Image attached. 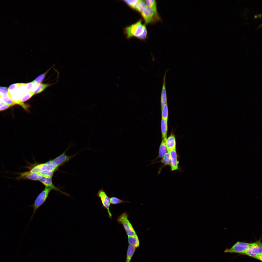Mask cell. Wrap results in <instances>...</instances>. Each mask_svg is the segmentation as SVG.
Returning <instances> with one entry per match:
<instances>
[{
	"label": "cell",
	"instance_id": "836d02e7",
	"mask_svg": "<svg viewBox=\"0 0 262 262\" xmlns=\"http://www.w3.org/2000/svg\"><path fill=\"white\" fill-rule=\"evenodd\" d=\"M262 254L258 255L255 256L254 258H255L259 260L262 261Z\"/></svg>",
	"mask_w": 262,
	"mask_h": 262
},
{
	"label": "cell",
	"instance_id": "277c9868",
	"mask_svg": "<svg viewBox=\"0 0 262 262\" xmlns=\"http://www.w3.org/2000/svg\"><path fill=\"white\" fill-rule=\"evenodd\" d=\"M262 243L260 240L250 243L247 250L244 254L254 258L257 255L262 254Z\"/></svg>",
	"mask_w": 262,
	"mask_h": 262
},
{
	"label": "cell",
	"instance_id": "74e56055",
	"mask_svg": "<svg viewBox=\"0 0 262 262\" xmlns=\"http://www.w3.org/2000/svg\"><path fill=\"white\" fill-rule=\"evenodd\" d=\"M2 100V98H0V103Z\"/></svg>",
	"mask_w": 262,
	"mask_h": 262
},
{
	"label": "cell",
	"instance_id": "ffe728a7",
	"mask_svg": "<svg viewBox=\"0 0 262 262\" xmlns=\"http://www.w3.org/2000/svg\"><path fill=\"white\" fill-rule=\"evenodd\" d=\"M0 98L6 103L11 106L16 104V103L9 97L8 93H0Z\"/></svg>",
	"mask_w": 262,
	"mask_h": 262
},
{
	"label": "cell",
	"instance_id": "2e32d148",
	"mask_svg": "<svg viewBox=\"0 0 262 262\" xmlns=\"http://www.w3.org/2000/svg\"><path fill=\"white\" fill-rule=\"evenodd\" d=\"M160 162L162 163L163 164V166L160 169L159 171L158 174L160 173L161 169L164 167H165L167 165L170 166L171 160L170 155L169 153L168 152L166 153L162 158V159L161 160L155 162L153 164Z\"/></svg>",
	"mask_w": 262,
	"mask_h": 262
},
{
	"label": "cell",
	"instance_id": "603a6c76",
	"mask_svg": "<svg viewBox=\"0 0 262 262\" xmlns=\"http://www.w3.org/2000/svg\"><path fill=\"white\" fill-rule=\"evenodd\" d=\"M50 84L40 83L38 86L37 89L34 91V95L39 93L43 91L46 88L50 85Z\"/></svg>",
	"mask_w": 262,
	"mask_h": 262
},
{
	"label": "cell",
	"instance_id": "9c48e42d",
	"mask_svg": "<svg viewBox=\"0 0 262 262\" xmlns=\"http://www.w3.org/2000/svg\"><path fill=\"white\" fill-rule=\"evenodd\" d=\"M19 173V176L16 178V179L18 180L25 179L33 181L38 180L39 174L38 173H31L29 171H28Z\"/></svg>",
	"mask_w": 262,
	"mask_h": 262
},
{
	"label": "cell",
	"instance_id": "8992f818",
	"mask_svg": "<svg viewBox=\"0 0 262 262\" xmlns=\"http://www.w3.org/2000/svg\"><path fill=\"white\" fill-rule=\"evenodd\" d=\"M97 196L100 199L103 207L107 209L109 217L111 219L112 214L109 209L111 204L110 198L108 196L103 189H101L98 191Z\"/></svg>",
	"mask_w": 262,
	"mask_h": 262
},
{
	"label": "cell",
	"instance_id": "83f0119b",
	"mask_svg": "<svg viewBox=\"0 0 262 262\" xmlns=\"http://www.w3.org/2000/svg\"><path fill=\"white\" fill-rule=\"evenodd\" d=\"M111 203L113 205H116L124 202H128V201H125L115 197L110 198Z\"/></svg>",
	"mask_w": 262,
	"mask_h": 262
},
{
	"label": "cell",
	"instance_id": "e575fe53",
	"mask_svg": "<svg viewBox=\"0 0 262 262\" xmlns=\"http://www.w3.org/2000/svg\"><path fill=\"white\" fill-rule=\"evenodd\" d=\"M262 26V24H261L260 25L258 26L257 28L256 29V30H258V29L259 28Z\"/></svg>",
	"mask_w": 262,
	"mask_h": 262
},
{
	"label": "cell",
	"instance_id": "4316f807",
	"mask_svg": "<svg viewBox=\"0 0 262 262\" xmlns=\"http://www.w3.org/2000/svg\"><path fill=\"white\" fill-rule=\"evenodd\" d=\"M21 83L13 84L11 85L8 89V94L9 97L19 86Z\"/></svg>",
	"mask_w": 262,
	"mask_h": 262
},
{
	"label": "cell",
	"instance_id": "8fae6325",
	"mask_svg": "<svg viewBox=\"0 0 262 262\" xmlns=\"http://www.w3.org/2000/svg\"><path fill=\"white\" fill-rule=\"evenodd\" d=\"M141 14L146 23L148 24L152 22L155 16L154 13L149 7L147 6L145 10L141 13Z\"/></svg>",
	"mask_w": 262,
	"mask_h": 262
},
{
	"label": "cell",
	"instance_id": "44dd1931",
	"mask_svg": "<svg viewBox=\"0 0 262 262\" xmlns=\"http://www.w3.org/2000/svg\"><path fill=\"white\" fill-rule=\"evenodd\" d=\"M34 91H30L29 93L25 94L21 97L19 100V105L21 106L23 104V102L31 98L34 95Z\"/></svg>",
	"mask_w": 262,
	"mask_h": 262
},
{
	"label": "cell",
	"instance_id": "4dcf8cb0",
	"mask_svg": "<svg viewBox=\"0 0 262 262\" xmlns=\"http://www.w3.org/2000/svg\"><path fill=\"white\" fill-rule=\"evenodd\" d=\"M11 106H12L7 104L2 100L0 103V111L6 109Z\"/></svg>",
	"mask_w": 262,
	"mask_h": 262
},
{
	"label": "cell",
	"instance_id": "5bb4252c",
	"mask_svg": "<svg viewBox=\"0 0 262 262\" xmlns=\"http://www.w3.org/2000/svg\"><path fill=\"white\" fill-rule=\"evenodd\" d=\"M145 1L147 6L150 8L153 11L155 17L157 19L159 20L160 18L157 11L156 3V1L154 0H147Z\"/></svg>",
	"mask_w": 262,
	"mask_h": 262
},
{
	"label": "cell",
	"instance_id": "3957f363",
	"mask_svg": "<svg viewBox=\"0 0 262 262\" xmlns=\"http://www.w3.org/2000/svg\"><path fill=\"white\" fill-rule=\"evenodd\" d=\"M145 25H142L140 20L136 23L127 27L125 31L128 37L134 36L137 37L143 32Z\"/></svg>",
	"mask_w": 262,
	"mask_h": 262
},
{
	"label": "cell",
	"instance_id": "6da1fadb",
	"mask_svg": "<svg viewBox=\"0 0 262 262\" xmlns=\"http://www.w3.org/2000/svg\"><path fill=\"white\" fill-rule=\"evenodd\" d=\"M52 190L50 188L45 187L38 195L34 203L32 205L27 207H31L33 209V212L31 218L29 223L32 220L33 216L38 209L46 202L48 196L49 194Z\"/></svg>",
	"mask_w": 262,
	"mask_h": 262
},
{
	"label": "cell",
	"instance_id": "4fadbf2b",
	"mask_svg": "<svg viewBox=\"0 0 262 262\" xmlns=\"http://www.w3.org/2000/svg\"><path fill=\"white\" fill-rule=\"evenodd\" d=\"M166 145L168 152L176 149V140L174 135H171L167 139Z\"/></svg>",
	"mask_w": 262,
	"mask_h": 262
},
{
	"label": "cell",
	"instance_id": "d590c367",
	"mask_svg": "<svg viewBox=\"0 0 262 262\" xmlns=\"http://www.w3.org/2000/svg\"><path fill=\"white\" fill-rule=\"evenodd\" d=\"M258 15V17L260 18H262V15L261 13L259 14Z\"/></svg>",
	"mask_w": 262,
	"mask_h": 262
},
{
	"label": "cell",
	"instance_id": "1f68e13d",
	"mask_svg": "<svg viewBox=\"0 0 262 262\" xmlns=\"http://www.w3.org/2000/svg\"><path fill=\"white\" fill-rule=\"evenodd\" d=\"M147 34V29L145 25L143 33L141 34L138 36L137 37L140 39H144L146 37Z\"/></svg>",
	"mask_w": 262,
	"mask_h": 262
},
{
	"label": "cell",
	"instance_id": "ba28073f",
	"mask_svg": "<svg viewBox=\"0 0 262 262\" xmlns=\"http://www.w3.org/2000/svg\"><path fill=\"white\" fill-rule=\"evenodd\" d=\"M69 147L66 150L60 155L51 160L56 164L58 167L68 162L70 160L80 152V151L79 152L77 153L72 156H68L66 154V152Z\"/></svg>",
	"mask_w": 262,
	"mask_h": 262
},
{
	"label": "cell",
	"instance_id": "7c38bea8",
	"mask_svg": "<svg viewBox=\"0 0 262 262\" xmlns=\"http://www.w3.org/2000/svg\"><path fill=\"white\" fill-rule=\"evenodd\" d=\"M168 69L165 72L164 75L163 84L162 87L161 95V107L167 103V94L166 88V76L167 72L169 70Z\"/></svg>",
	"mask_w": 262,
	"mask_h": 262
},
{
	"label": "cell",
	"instance_id": "9a60e30c",
	"mask_svg": "<svg viewBox=\"0 0 262 262\" xmlns=\"http://www.w3.org/2000/svg\"><path fill=\"white\" fill-rule=\"evenodd\" d=\"M166 140L163 139L160 144L158 156L155 160V161L160 158H162L167 153V150L166 145Z\"/></svg>",
	"mask_w": 262,
	"mask_h": 262
},
{
	"label": "cell",
	"instance_id": "7402d4cb",
	"mask_svg": "<svg viewBox=\"0 0 262 262\" xmlns=\"http://www.w3.org/2000/svg\"><path fill=\"white\" fill-rule=\"evenodd\" d=\"M49 69L47 71L41 74L37 77L34 80L32 81L31 82L34 83L38 84H39L43 81L44 79L47 74L48 73L52 67Z\"/></svg>",
	"mask_w": 262,
	"mask_h": 262
},
{
	"label": "cell",
	"instance_id": "5b68a950",
	"mask_svg": "<svg viewBox=\"0 0 262 262\" xmlns=\"http://www.w3.org/2000/svg\"><path fill=\"white\" fill-rule=\"evenodd\" d=\"M250 243L238 241L231 248L226 249L224 252L244 254L247 249Z\"/></svg>",
	"mask_w": 262,
	"mask_h": 262
},
{
	"label": "cell",
	"instance_id": "7a4b0ae2",
	"mask_svg": "<svg viewBox=\"0 0 262 262\" xmlns=\"http://www.w3.org/2000/svg\"><path fill=\"white\" fill-rule=\"evenodd\" d=\"M128 218V214L124 212L118 217L117 221L123 225L128 236L137 234Z\"/></svg>",
	"mask_w": 262,
	"mask_h": 262
},
{
	"label": "cell",
	"instance_id": "8d00e7d4",
	"mask_svg": "<svg viewBox=\"0 0 262 262\" xmlns=\"http://www.w3.org/2000/svg\"><path fill=\"white\" fill-rule=\"evenodd\" d=\"M258 17V15H257L256 14L254 16V18H256Z\"/></svg>",
	"mask_w": 262,
	"mask_h": 262
},
{
	"label": "cell",
	"instance_id": "d6986e66",
	"mask_svg": "<svg viewBox=\"0 0 262 262\" xmlns=\"http://www.w3.org/2000/svg\"><path fill=\"white\" fill-rule=\"evenodd\" d=\"M136 248L133 246L131 244L129 245L127 252L126 262H130L135 251Z\"/></svg>",
	"mask_w": 262,
	"mask_h": 262
},
{
	"label": "cell",
	"instance_id": "484cf974",
	"mask_svg": "<svg viewBox=\"0 0 262 262\" xmlns=\"http://www.w3.org/2000/svg\"><path fill=\"white\" fill-rule=\"evenodd\" d=\"M147 6L145 2L143 0H139L136 10L141 13L146 8Z\"/></svg>",
	"mask_w": 262,
	"mask_h": 262
},
{
	"label": "cell",
	"instance_id": "f546056e",
	"mask_svg": "<svg viewBox=\"0 0 262 262\" xmlns=\"http://www.w3.org/2000/svg\"><path fill=\"white\" fill-rule=\"evenodd\" d=\"M54 172L52 171L45 170L41 171L38 173L44 176L52 178Z\"/></svg>",
	"mask_w": 262,
	"mask_h": 262
},
{
	"label": "cell",
	"instance_id": "cb8c5ba5",
	"mask_svg": "<svg viewBox=\"0 0 262 262\" xmlns=\"http://www.w3.org/2000/svg\"><path fill=\"white\" fill-rule=\"evenodd\" d=\"M162 119L167 120L168 118V108L167 103L161 108Z\"/></svg>",
	"mask_w": 262,
	"mask_h": 262
},
{
	"label": "cell",
	"instance_id": "e0dca14e",
	"mask_svg": "<svg viewBox=\"0 0 262 262\" xmlns=\"http://www.w3.org/2000/svg\"><path fill=\"white\" fill-rule=\"evenodd\" d=\"M128 240L129 244L134 246L136 248L139 247V240L137 234L128 236Z\"/></svg>",
	"mask_w": 262,
	"mask_h": 262
},
{
	"label": "cell",
	"instance_id": "30bf717a",
	"mask_svg": "<svg viewBox=\"0 0 262 262\" xmlns=\"http://www.w3.org/2000/svg\"><path fill=\"white\" fill-rule=\"evenodd\" d=\"M170 154L171 160L170 165L171 170L173 171L179 169V161L177 159L176 149L171 150L168 152Z\"/></svg>",
	"mask_w": 262,
	"mask_h": 262
},
{
	"label": "cell",
	"instance_id": "d4e9b609",
	"mask_svg": "<svg viewBox=\"0 0 262 262\" xmlns=\"http://www.w3.org/2000/svg\"><path fill=\"white\" fill-rule=\"evenodd\" d=\"M139 0H124V1L131 7L136 9Z\"/></svg>",
	"mask_w": 262,
	"mask_h": 262
},
{
	"label": "cell",
	"instance_id": "ac0fdd59",
	"mask_svg": "<svg viewBox=\"0 0 262 262\" xmlns=\"http://www.w3.org/2000/svg\"><path fill=\"white\" fill-rule=\"evenodd\" d=\"M161 129L163 139L166 140L167 130V120L162 119L161 122Z\"/></svg>",
	"mask_w": 262,
	"mask_h": 262
},
{
	"label": "cell",
	"instance_id": "52a82bcc",
	"mask_svg": "<svg viewBox=\"0 0 262 262\" xmlns=\"http://www.w3.org/2000/svg\"><path fill=\"white\" fill-rule=\"evenodd\" d=\"M52 178L51 177L39 174L38 180L42 183L45 186V187L51 188L52 190H54L57 191H59L62 194L69 196V194L61 191L53 184L52 182Z\"/></svg>",
	"mask_w": 262,
	"mask_h": 262
},
{
	"label": "cell",
	"instance_id": "d6a6232c",
	"mask_svg": "<svg viewBox=\"0 0 262 262\" xmlns=\"http://www.w3.org/2000/svg\"><path fill=\"white\" fill-rule=\"evenodd\" d=\"M8 89L6 87H0V93H8Z\"/></svg>",
	"mask_w": 262,
	"mask_h": 262
},
{
	"label": "cell",
	"instance_id": "f1b7e54d",
	"mask_svg": "<svg viewBox=\"0 0 262 262\" xmlns=\"http://www.w3.org/2000/svg\"><path fill=\"white\" fill-rule=\"evenodd\" d=\"M42 164L36 165L32 168L30 171L31 172L38 173L42 171Z\"/></svg>",
	"mask_w": 262,
	"mask_h": 262
}]
</instances>
